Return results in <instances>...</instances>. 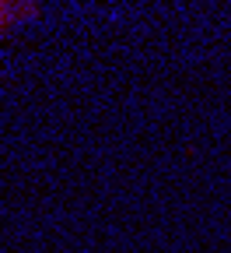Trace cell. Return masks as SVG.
Segmentation results:
<instances>
[{
  "mask_svg": "<svg viewBox=\"0 0 231 253\" xmlns=\"http://www.w3.org/2000/svg\"><path fill=\"white\" fill-rule=\"evenodd\" d=\"M7 18H11V7H0V32H4V25H7Z\"/></svg>",
  "mask_w": 231,
  "mask_h": 253,
  "instance_id": "cell-1",
  "label": "cell"
}]
</instances>
